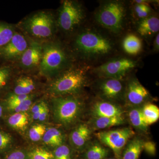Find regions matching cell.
<instances>
[{
  "label": "cell",
  "instance_id": "obj_1",
  "mask_svg": "<svg viewBox=\"0 0 159 159\" xmlns=\"http://www.w3.org/2000/svg\"><path fill=\"white\" fill-rule=\"evenodd\" d=\"M75 51L86 59L105 57L114 49V43L108 38L92 30L81 31L75 38L74 43Z\"/></svg>",
  "mask_w": 159,
  "mask_h": 159
},
{
  "label": "cell",
  "instance_id": "obj_2",
  "mask_svg": "<svg viewBox=\"0 0 159 159\" xmlns=\"http://www.w3.org/2000/svg\"><path fill=\"white\" fill-rule=\"evenodd\" d=\"M87 69L78 67L63 71L50 84V93L54 96L63 97L80 92L87 83Z\"/></svg>",
  "mask_w": 159,
  "mask_h": 159
},
{
  "label": "cell",
  "instance_id": "obj_3",
  "mask_svg": "<svg viewBox=\"0 0 159 159\" xmlns=\"http://www.w3.org/2000/svg\"><path fill=\"white\" fill-rule=\"evenodd\" d=\"M126 9L119 1L105 2L99 6L95 14L98 24L114 34H119L124 28Z\"/></svg>",
  "mask_w": 159,
  "mask_h": 159
},
{
  "label": "cell",
  "instance_id": "obj_4",
  "mask_svg": "<svg viewBox=\"0 0 159 159\" xmlns=\"http://www.w3.org/2000/svg\"><path fill=\"white\" fill-rule=\"evenodd\" d=\"M68 56L57 43H50L43 46L42 57L39 65L41 74L52 77L64 71L68 65Z\"/></svg>",
  "mask_w": 159,
  "mask_h": 159
},
{
  "label": "cell",
  "instance_id": "obj_5",
  "mask_svg": "<svg viewBox=\"0 0 159 159\" xmlns=\"http://www.w3.org/2000/svg\"><path fill=\"white\" fill-rule=\"evenodd\" d=\"M56 20L53 15L39 11L26 18L22 23L24 31L31 37L38 39H47L54 35Z\"/></svg>",
  "mask_w": 159,
  "mask_h": 159
},
{
  "label": "cell",
  "instance_id": "obj_6",
  "mask_svg": "<svg viewBox=\"0 0 159 159\" xmlns=\"http://www.w3.org/2000/svg\"><path fill=\"white\" fill-rule=\"evenodd\" d=\"M52 102L54 119L62 125L73 124L82 113L83 103L77 97H57L53 99Z\"/></svg>",
  "mask_w": 159,
  "mask_h": 159
},
{
  "label": "cell",
  "instance_id": "obj_7",
  "mask_svg": "<svg viewBox=\"0 0 159 159\" xmlns=\"http://www.w3.org/2000/svg\"><path fill=\"white\" fill-rule=\"evenodd\" d=\"M85 17L82 6L74 1L66 0L60 8L57 25L65 32H72L82 23Z\"/></svg>",
  "mask_w": 159,
  "mask_h": 159
},
{
  "label": "cell",
  "instance_id": "obj_8",
  "mask_svg": "<svg viewBox=\"0 0 159 159\" xmlns=\"http://www.w3.org/2000/svg\"><path fill=\"white\" fill-rule=\"evenodd\" d=\"M138 66L136 61L126 57L111 60L95 68L94 72L102 78L122 80L126 74Z\"/></svg>",
  "mask_w": 159,
  "mask_h": 159
},
{
  "label": "cell",
  "instance_id": "obj_9",
  "mask_svg": "<svg viewBox=\"0 0 159 159\" xmlns=\"http://www.w3.org/2000/svg\"><path fill=\"white\" fill-rule=\"evenodd\" d=\"M134 132L129 128L101 131L96 134L98 140L111 148L117 158L121 159V152Z\"/></svg>",
  "mask_w": 159,
  "mask_h": 159
},
{
  "label": "cell",
  "instance_id": "obj_10",
  "mask_svg": "<svg viewBox=\"0 0 159 159\" xmlns=\"http://www.w3.org/2000/svg\"><path fill=\"white\" fill-rule=\"evenodd\" d=\"M29 45L24 35L15 32L9 42L0 48V55L8 60L20 59Z\"/></svg>",
  "mask_w": 159,
  "mask_h": 159
},
{
  "label": "cell",
  "instance_id": "obj_11",
  "mask_svg": "<svg viewBox=\"0 0 159 159\" xmlns=\"http://www.w3.org/2000/svg\"><path fill=\"white\" fill-rule=\"evenodd\" d=\"M100 95L104 99L115 100L122 96L124 91L123 83L120 80L103 78L99 85Z\"/></svg>",
  "mask_w": 159,
  "mask_h": 159
},
{
  "label": "cell",
  "instance_id": "obj_12",
  "mask_svg": "<svg viewBox=\"0 0 159 159\" xmlns=\"http://www.w3.org/2000/svg\"><path fill=\"white\" fill-rule=\"evenodd\" d=\"M150 94L145 87L136 79L131 80L129 82L125 93L127 102L132 105L142 104L149 98Z\"/></svg>",
  "mask_w": 159,
  "mask_h": 159
},
{
  "label": "cell",
  "instance_id": "obj_13",
  "mask_svg": "<svg viewBox=\"0 0 159 159\" xmlns=\"http://www.w3.org/2000/svg\"><path fill=\"white\" fill-rule=\"evenodd\" d=\"M43 46L39 43L32 42L20 58L21 66L26 69L39 66L42 57Z\"/></svg>",
  "mask_w": 159,
  "mask_h": 159
},
{
  "label": "cell",
  "instance_id": "obj_14",
  "mask_svg": "<svg viewBox=\"0 0 159 159\" xmlns=\"http://www.w3.org/2000/svg\"><path fill=\"white\" fill-rule=\"evenodd\" d=\"M121 107L111 102L99 101L94 103L92 109L93 118L123 116Z\"/></svg>",
  "mask_w": 159,
  "mask_h": 159
},
{
  "label": "cell",
  "instance_id": "obj_15",
  "mask_svg": "<svg viewBox=\"0 0 159 159\" xmlns=\"http://www.w3.org/2000/svg\"><path fill=\"white\" fill-rule=\"evenodd\" d=\"M90 128L86 124H80L71 132L70 139L72 145L77 149H82L90 138Z\"/></svg>",
  "mask_w": 159,
  "mask_h": 159
},
{
  "label": "cell",
  "instance_id": "obj_16",
  "mask_svg": "<svg viewBox=\"0 0 159 159\" xmlns=\"http://www.w3.org/2000/svg\"><path fill=\"white\" fill-rule=\"evenodd\" d=\"M159 31V19L155 16H149L141 20L138 24L137 31L142 36H150Z\"/></svg>",
  "mask_w": 159,
  "mask_h": 159
},
{
  "label": "cell",
  "instance_id": "obj_17",
  "mask_svg": "<svg viewBox=\"0 0 159 159\" xmlns=\"http://www.w3.org/2000/svg\"><path fill=\"white\" fill-rule=\"evenodd\" d=\"M122 48L127 54L129 55H136L142 51V40L136 34H129L123 39Z\"/></svg>",
  "mask_w": 159,
  "mask_h": 159
},
{
  "label": "cell",
  "instance_id": "obj_18",
  "mask_svg": "<svg viewBox=\"0 0 159 159\" xmlns=\"http://www.w3.org/2000/svg\"><path fill=\"white\" fill-rule=\"evenodd\" d=\"M143 143L142 140L138 138L132 140L123 152L121 159H139L143 149Z\"/></svg>",
  "mask_w": 159,
  "mask_h": 159
},
{
  "label": "cell",
  "instance_id": "obj_19",
  "mask_svg": "<svg viewBox=\"0 0 159 159\" xmlns=\"http://www.w3.org/2000/svg\"><path fill=\"white\" fill-rule=\"evenodd\" d=\"M124 123L123 116L93 118L92 125L95 129H104L122 125Z\"/></svg>",
  "mask_w": 159,
  "mask_h": 159
},
{
  "label": "cell",
  "instance_id": "obj_20",
  "mask_svg": "<svg viewBox=\"0 0 159 159\" xmlns=\"http://www.w3.org/2000/svg\"><path fill=\"white\" fill-rule=\"evenodd\" d=\"M43 140L46 145L57 148L63 145L64 138L61 132L57 129L51 128L46 130Z\"/></svg>",
  "mask_w": 159,
  "mask_h": 159
},
{
  "label": "cell",
  "instance_id": "obj_21",
  "mask_svg": "<svg viewBox=\"0 0 159 159\" xmlns=\"http://www.w3.org/2000/svg\"><path fill=\"white\" fill-rule=\"evenodd\" d=\"M29 122V115L26 112L15 113L8 119L9 125L15 129L24 131Z\"/></svg>",
  "mask_w": 159,
  "mask_h": 159
},
{
  "label": "cell",
  "instance_id": "obj_22",
  "mask_svg": "<svg viewBox=\"0 0 159 159\" xmlns=\"http://www.w3.org/2000/svg\"><path fill=\"white\" fill-rule=\"evenodd\" d=\"M34 89L35 84L33 80L29 77H21L16 81L13 94L30 95Z\"/></svg>",
  "mask_w": 159,
  "mask_h": 159
},
{
  "label": "cell",
  "instance_id": "obj_23",
  "mask_svg": "<svg viewBox=\"0 0 159 159\" xmlns=\"http://www.w3.org/2000/svg\"><path fill=\"white\" fill-rule=\"evenodd\" d=\"M129 121L135 128L143 132L148 130V125L145 122L142 114V109L134 108L129 113Z\"/></svg>",
  "mask_w": 159,
  "mask_h": 159
},
{
  "label": "cell",
  "instance_id": "obj_24",
  "mask_svg": "<svg viewBox=\"0 0 159 159\" xmlns=\"http://www.w3.org/2000/svg\"><path fill=\"white\" fill-rule=\"evenodd\" d=\"M109 151L99 143L92 144L84 154L85 159H105L108 155Z\"/></svg>",
  "mask_w": 159,
  "mask_h": 159
},
{
  "label": "cell",
  "instance_id": "obj_25",
  "mask_svg": "<svg viewBox=\"0 0 159 159\" xmlns=\"http://www.w3.org/2000/svg\"><path fill=\"white\" fill-rule=\"evenodd\" d=\"M145 122L148 125L155 123L159 119V109L152 103H147L142 109Z\"/></svg>",
  "mask_w": 159,
  "mask_h": 159
},
{
  "label": "cell",
  "instance_id": "obj_26",
  "mask_svg": "<svg viewBox=\"0 0 159 159\" xmlns=\"http://www.w3.org/2000/svg\"><path fill=\"white\" fill-rule=\"evenodd\" d=\"M15 32L11 26L0 23V48L9 42Z\"/></svg>",
  "mask_w": 159,
  "mask_h": 159
},
{
  "label": "cell",
  "instance_id": "obj_27",
  "mask_svg": "<svg viewBox=\"0 0 159 159\" xmlns=\"http://www.w3.org/2000/svg\"><path fill=\"white\" fill-rule=\"evenodd\" d=\"M135 2L134 11L137 17L141 20L149 16L151 9L146 1H136Z\"/></svg>",
  "mask_w": 159,
  "mask_h": 159
},
{
  "label": "cell",
  "instance_id": "obj_28",
  "mask_svg": "<svg viewBox=\"0 0 159 159\" xmlns=\"http://www.w3.org/2000/svg\"><path fill=\"white\" fill-rule=\"evenodd\" d=\"M46 126L43 124H36L31 126L29 131V136L33 142H38L45 133Z\"/></svg>",
  "mask_w": 159,
  "mask_h": 159
},
{
  "label": "cell",
  "instance_id": "obj_29",
  "mask_svg": "<svg viewBox=\"0 0 159 159\" xmlns=\"http://www.w3.org/2000/svg\"><path fill=\"white\" fill-rule=\"evenodd\" d=\"M29 159H54L52 152L44 148H34L28 154Z\"/></svg>",
  "mask_w": 159,
  "mask_h": 159
},
{
  "label": "cell",
  "instance_id": "obj_30",
  "mask_svg": "<svg viewBox=\"0 0 159 159\" xmlns=\"http://www.w3.org/2000/svg\"><path fill=\"white\" fill-rule=\"evenodd\" d=\"M32 97H31L22 102L7 105V108L9 110L16 112V113L25 112L31 107L32 103Z\"/></svg>",
  "mask_w": 159,
  "mask_h": 159
},
{
  "label": "cell",
  "instance_id": "obj_31",
  "mask_svg": "<svg viewBox=\"0 0 159 159\" xmlns=\"http://www.w3.org/2000/svg\"><path fill=\"white\" fill-rule=\"evenodd\" d=\"M54 159H71V152L67 145H62L57 147L53 153Z\"/></svg>",
  "mask_w": 159,
  "mask_h": 159
},
{
  "label": "cell",
  "instance_id": "obj_32",
  "mask_svg": "<svg viewBox=\"0 0 159 159\" xmlns=\"http://www.w3.org/2000/svg\"><path fill=\"white\" fill-rule=\"evenodd\" d=\"M11 74V69L9 66L0 67V92L7 84Z\"/></svg>",
  "mask_w": 159,
  "mask_h": 159
},
{
  "label": "cell",
  "instance_id": "obj_33",
  "mask_svg": "<svg viewBox=\"0 0 159 159\" xmlns=\"http://www.w3.org/2000/svg\"><path fill=\"white\" fill-rule=\"evenodd\" d=\"M32 96L30 95H16L12 94L7 98L6 103L7 105L15 104L22 102L24 100L29 99Z\"/></svg>",
  "mask_w": 159,
  "mask_h": 159
},
{
  "label": "cell",
  "instance_id": "obj_34",
  "mask_svg": "<svg viewBox=\"0 0 159 159\" xmlns=\"http://www.w3.org/2000/svg\"><path fill=\"white\" fill-rule=\"evenodd\" d=\"M11 137L5 132L0 130V152L6 149L11 143Z\"/></svg>",
  "mask_w": 159,
  "mask_h": 159
},
{
  "label": "cell",
  "instance_id": "obj_35",
  "mask_svg": "<svg viewBox=\"0 0 159 159\" xmlns=\"http://www.w3.org/2000/svg\"><path fill=\"white\" fill-rule=\"evenodd\" d=\"M143 149L148 154L151 156H154L156 153V145L154 142L151 141L144 142Z\"/></svg>",
  "mask_w": 159,
  "mask_h": 159
},
{
  "label": "cell",
  "instance_id": "obj_36",
  "mask_svg": "<svg viewBox=\"0 0 159 159\" xmlns=\"http://www.w3.org/2000/svg\"><path fill=\"white\" fill-rule=\"evenodd\" d=\"M28 155L22 150H16L9 154L5 159H28Z\"/></svg>",
  "mask_w": 159,
  "mask_h": 159
},
{
  "label": "cell",
  "instance_id": "obj_37",
  "mask_svg": "<svg viewBox=\"0 0 159 159\" xmlns=\"http://www.w3.org/2000/svg\"><path fill=\"white\" fill-rule=\"evenodd\" d=\"M49 112L48 107L47 103H46L45 105H44L43 108V109L41 113L38 120L41 121V122L45 121L47 119L48 115Z\"/></svg>",
  "mask_w": 159,
  "mask_h": 159
},
{
  "label": "cell",
  "instance_id": "obj_38",
  "mask_svg": "<svg viewBox=\"0 0 159 159\" xmlns=\"http://www.w3.org/2000/svg\"><path fill=\"white\" fill-rule=\"evenodd\" d=\"M45 104L46 102L42 101H40V102L37 103V104H35V105L33 106V107L31 108V112L32 114H33L41 110Z\"/></svg>",
  "mask_w": 159,
  "mask_h": 159
},
{
  "label": "cell",
  "instance_id": "obj_39",
  "mask_svg": "<svg viewBox=\"0 0 159 159\" xmlns=\"http://www.w3.org/2000/svg\"><path fill=\"white\" fill-rule=\"evenodd\" d=\"M154 51H159V34L158 33L156 36L154 42Z\"/></svg>",
  "mask_w": 159,
  "mask_h": 159
},
{
  "label": "cell",
  "instance_id": "obj_40",
  "mask_svg": "<svg viewBox=\"0 0 159 159\" xmlns=\"http://www.w3.org/2000/svg\"><path fill=\"white\" fill-rule=\"evenodd\" d=\"M43 109L37 112L32 114V118H33V119H34V120H39V119L41 113Z\"/></svg>",
  "mask_w": 159,
  "mask_h": 159
},
{
  "label": "cell",
  "instance_id": "obj_41",
  "mask_svg": "<svg viewBox=\"0 0 159 159\" xmlns=\"http://www.w3.org/2000/svg\"><path fill=\"white\" fill-rule=\"evenodd\" d=\"M3 111H4V107L2 104L0 103V119L2 116Z\"/></svg>",
  "mask_w": 159,
  "mask_h": 159
},
{
  "label": "cell",
  "instance_id": "obj_42",
  "mask_svg": "<svg viewBox=\"0 0 159 159\" xmlns=\"http://www.w3.org/2000/svg\"><path fill=\"white\" fill-rule=\"evenodd\" d=\"M113 159V158H109V159Z\"/></svg>",
  "mask_w": 159,
  "mask_h": 159
}]
</instances>
